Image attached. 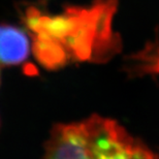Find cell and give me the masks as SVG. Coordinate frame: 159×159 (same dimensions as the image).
<instances>
[{"label":"cell","instance_id":"6da1fadb","mask_svg":"<svg viewBox=\"0 0 159 159\" xmlns=\"http://www.w3.org/2000/svg\"><path fill=\"white\" fill-rule=\"evenodd\" d=\"M43 159H158L115 121L99 116L54 126Z\"/></svg>","mask_w":159,"mask_h":159},{"label":"cell","instance_id":"7a4b0ae2","mask_svg":"<svg viewBox=\"0 0 159 159\" xmlns=\"http://www.w3.org/2000/svg\"><path fill=\"white\" fill-rule=\"evenodd\" d=\"M30 50L31 43L24 30L12 25H0V65L21 64L28 58Z\"/></svg>","mask_w":159,"mask_h":159}]
</instances>
